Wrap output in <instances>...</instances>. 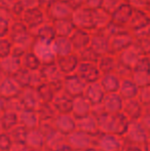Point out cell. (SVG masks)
<instances>
[{"label":"cell","instance_id":"obj_20","mask_svg":"<svg viewBox=\"0 0 150 151\" xmlns=\"http://www.w3.org/2000/svg\"><path fill=\"white\" fill-rule=\"evenodd\" d=\"M114 66V59L110 56L101 57L99 60V69L103 72H109L112 70Z\"/></svg>","mask_w":150,"mask_h":151},{"label":"cell","instance_id":"obj_11","mask_svg":"<svg viewBox=\"0 0 150 151\" xmlns=\"http://www.w3.org/2000/svg\"><path fill=\"white\" fill-rule=\"evenodd\" d=\"M35 38L39 41L44 42L46 44H52L57 37V33L55 30V27L52 23H45L44 22L41 26L36 29L34 34Z\"/></svg>","mask_w":150,"mask_h":151},{"label":"cell","instance_id":"obj_12","mask_svg":"<svg viewBox=\"0 0 150 151\" xmlns=\"http://www.w3.org/2000/svg\"><path fill=\"white\" fill-rule=\"evenodd\" d=\"M52 47L54 50V52L56 54V57L67 56V55L71 54L73 50L69 37H60V36L56 37V39L52 43Z\"/></svg>","mask_w":150,"mask_h":151},{"label":"cell","instance_id":"obj_14","mask_svg":"<svg viewBox=\"0 0 150 151\" xmlns=\"http://www.w3.org/2000/svg\"><path fill=\"white\" fill-rule=\"evenodd\" d=\"M79 74L86 81H95L99 77V70L92 62H84L79 66Z\"/></svg>","mask_w":150,"mask_h":151},{"label":"cell","instance_id":"obj_10","mask_svg":"<svg viewBox=\"0 0 150 151\" xmlns=\"http://www.w3.org/2000/svg\"><path fill=\"white\" fill-rule=\"evenodd\" d=\"M69 39L72 44V48L75 50L76 52H80L83 48L88 47L90 43V33L88 31H84L82 29L76 28L72 32Z\"/></svg>","mask_w":150,"mask_h":151},{"label":"cell","instance_id":"obj_25","mask_svg":"<svg viewBox=\"0 0 150 151\" xmlns=\"http://www.w3.org/2000/svg\"><path fill=\"white\" fill-rule=\"evenodd\" d=\"M60 1H64V2H68V3H69V2H70V1H71V0H60Z\"/></svg>","mask_w":150,"mask_h":151},{"label":"cell","instance_id":"obj_9","mask_svg":"<svg viewBox=\"0 0 150 151\" xmlns=\"http://www.w3.org/2000/svg\"><path fill=\"white\" fill-rule=\"evenodd\" d=\"M133 10H134V7L128 2L123 3L112 14L111 23L117 25V26L126 27V26H128V22L131 20V17H132Z\"/></svg>","mask_w":150,"mask_h":151},{"label":"cell","instance_id":"obj_13","mask_svg":"<svg viewBox=\"0 0 150 151\" xmlns=\"http://www.w3.org/2000/svg\"><path fill=\"white\" fill-rule=\"evenodd\" d=\"M55 27L57 36L60 37H69L75 30L76 27L73 24L72 19H66V20H58L52 22Z\"/></svg>","mask_w":150,"mask_h":151},{"label":"cell","instance_id":"obj_22","mask_svg":"<svg viewBox=\"0 0 150 151\" xmlns=\"http://www.w3.org/2000/svg\"><path fill=\"white\" fill-rule=\"evenodd\" d=\"M10 28V19L0 16V38L8 36Z\"/></svg>","mask_w":150,"mask_h":151},{"label":"cell","instance_id":"obj_8","mask_svg":"<svg viewBox=\"0 0 150 151\" xmlns=\"http://www.w3.org/2000/svg\"><path fill=\"white\" fill-rule=\"evenodd\" d=\"M148 23L149 20L146 12L142 9H139V8H134L131 20L128 22V26H126V29H128V32L134 34L137 33V32L144 31L145 27L148 25Z\"/></svg>","mask_w":150,"mask_h":151},{"label":"cell","instance_id":"obj_2","mask_svg":"<svg viewBox=\"0 0 150 151\" xmlns=\"http://www.w3.org/2000/svg\"><path fill=\"white\" fill-rule=\"evenodd\" d=\"M74 8L68 3V2L60 1V0H54L48 4L47 7L44 9L45 17L52 22L58 20H66V19H72V14Z\"/></svg>","mask_w":150,"mask_h":151},{"label":"cell","instance_id":"obj_6","mask_svg":"<svg viewBox=\"0 0 150 151\" xmlns=\"http://www.w3.org/2000/svg\"><path fill=\"white\" fill-rule=\"evenodd\" d=\"M31 50H32V52H34L37 58L39 59L40 63H43L44 65L54 64L56 54L54 52L52 44H46L44 42L39 41L34 36V41H33Z\"/></svg>","mask_w":150,"mask_h":151},{"label":"cell","instance_id":"obj_17","mask_svg":"<svg viewBox=\"0 0 150 151\" xmlns=\"http://www.w3.org/2000/svg\"><path fill=\"white\" fill-rule=\"evenodd\" d=\"M78 52H79V58L81 59L82 61L92 62V63H96L97 61H99L100 56H101L96 50H94V48L90 45Z\"/></svg>","mask_w":150,"mask_h":151},{"label":"cell","instance_id":"obj_23","mask_svg":"<svg viewBox=\"0 0 150 151\" xmlns=\"http://www.w3.org/2000/svg\"><path fill=\"white\" fill-rule=\"evenodd\" d=\"M102 4H103V0H86L85 3L82 6L88 8V9L95 10L97 8L102 7Z\"/></svg>","mask_w":150,"mask_h":151},{"label":"cell","instance_id":"obj_24","mask_svg":"<svg viewBox=\"0 0 150 151\" xmlns=\"http://www.w3.org/2000/svg\"><path fill=\"white\" fill-rule=\"evenodd\" d=\"M85 1L86 0H71V1L69 2V4L75 9V8L80 7V6L83 5V4L85 3Z\"/></svg>","mask_w":150,"mask_h":151},{"label":"cell","instance_id":"obj_19","mask_svg":"<svg viewBox=\"0 0 150 151\" xmlns=\"http://www.w3.org/2000/svg\"><path fill=\"white\" fill-rule=\"evenodd\" d=\"M126 2H128V0H103L102 7L112 14L119 6H121Z\"/></svg>","mask_w":150,"mask_h":151},{"label":"cell","instance_id":"obj_7","mask_svg":"<svg viewBox=\"0 0 150 151\" xmlns=\"http://www.w3.org/2000/svg\"><path fill=\"white\" fill-rule=\"evenodd\" d=\"M108 41L109 34L106 29H96L90 32V43L94 50H96L100 55L108 54Z\"/></svg>","mask_w":150,"mask_h":151},{"label":"cell","instance_id":"obj_3","mask_svg":"<svg viewBox=\"0 0 150 151\" xmlns=\"http://www.w3.org/2000/svg\"><path fill=\"white\" fill-rule=\"evenodd\" d=\"M72 22L78 29H82L88 32L96 30L94 12L83 6H80L74 9L72 14Z\"/></svg>","mask_w":150,"mask_h":151},{"label":"cell","instance_id":"obj_5","mask_svg":"<svg viewBox=\"0 0 150 151\" xmlns=\"http://www.w3.org/2000/svg\"><path fill=\"white\" fill-rule=\"evenodd\" d=\"M45 14L40 6L31 7L26 9L21 17V21L28 27L29 30H36L45 22Z\"/></svg>","mask_w":150,"mask_h":151},{"label":"cell","instance_id":"obj_1","mask_svg":"<svg viewBox=\"0 0 150 151\" xmlns=\"http://www.w3.org/2000/svg\"><path fill=\"white\" fill-rule=\"evenodd\" d=\"M8 39L12 44H21L31 48L34 41V34L31 33L28 27L22 21H14L10 25Z\"/></svg>","mask_w":150,"mask_h":151},{"label":"cell","instance_id":"obj_4","mask_svg":"<svg viewBox=\"0 0 150 151\" xmlns=\"http://www.w3.org/2000/svg\"><path fill=\"white\" fill-rule=\"evenodd\" d=\"M133 44V34L128 31L113 34L109 36L108 41V54L121 52Z\"/></svg>","mask_w":150,"mask_h":151},{"label":"cell","instance_id":"obj_15","mask_svg":"<svg viewBox=\"0 0 150 151\" xmlns=\"http://www.w3.org/2000/svg\"><path fill=\"white\" fill-rule=\"evenodd\" d=\"M94 12L95 23H96V29H105L111 24L112 14L105 10L103 7L97 8L93 10Z\"/></svg>","mask_w":150,"mask_h":151},{"label":"cell","instance_id":"obj_18","mask_svg":"<svg viewBox=\"0 0 150 151\" xmlns=\"http://www.w3.org/2000/svg\"><path fill=\"white\" fill-rule=\"evenodd\" d=\"M22 63L25 65L26 69H30V70H36L40 65V61L36 57V55L34 52H28L23 56Z\"/></svg>","mask_w":150,"mask_h":151},{"label":"cell","instance_id":"obj_21","mask_svg":"<svg viewBox=\"0 0 150 151\" xmlns=\"http://www.w3.org/2000/svg\"><path fill=\"white\" fill-rule=\"evenodd\" d=\"M12 47V43L9 39H6L5 37L0 38V59H4L10 55Z\"/></svg>","mask_w":150,"mask_h":151},{"label":"cell","instance_id":"obj_16","mask_svg":"<svg viewBox=\"0 0 150 151\" xmlns=\"http://www.w3.org/2000/svg\"><path fill=\"white\" fill-rule=\"evenodd\" d=\"M78 63V57L69 54L67 56L58 57V66L64 72H71L76 68Z\"/></svg>","mask_w":150,"mask_h":151}]
</instances>
